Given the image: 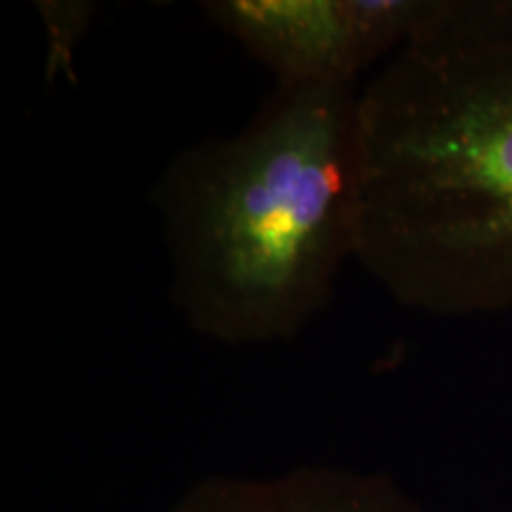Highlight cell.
Segmentation results:
<instances>
[{
    "label": "cell",
    "mask_w": 512,
    "mask_h": 512,
    "mask_svg": "<svg viewBox=\"0 0 512 512\" xmlns=\"http://www.w3.org/2000/svg\"><path fill=\"white\" fill-rule=\"evenodd\" d=\"M358 264L434 318L512 311V0H430L370 74Z\"/></svg>",
    "instance_id": "1"
},
{
    "label": "cell",
    "mask_w": 512,
    "mask_h": 512,
    "mask_svg": "<svg viewBox=\"0 0 512 512\" xmlns=\"http://www.w3.org/2000/svg\"><path fill=\"white\" fill-rule=\"evenodd\" d=\"M361 88L273 86L240 131L164 164L169 297L197 337L292 342L330 306L361 245Z\"/></svg>",
    "instance_id": "2"
},
{
    "label": "cell",
    "mask_w": 512,
    "mask_h": 512,
    "mask_svg": "<svg viewBox=\"0 0 512 512\" xmlns=\"http://www.w3.org/2000/svg\"><path fill=\"white\" fill-rule=\"evenodd\" d=\"M430 0H204L202 17L275 86H351L411 38Z\"/></svg>",
    "instance_id": "3"
},
{
    "label": "cell",
    "mask_w": 512,
    "mask_h": 512,
    "mask_svg": "<svg viewBox=\"0 0 512 512\" xmlns=\"http://www.w3.org/2000/svg\"><path fill=\"white\" fill-rule=\"evenodd\" d=\"M166 512H425L389 472L299 465L271 477L209 475Z\"/></svg>",
    "instance_id": "4"
}]
</instances>
